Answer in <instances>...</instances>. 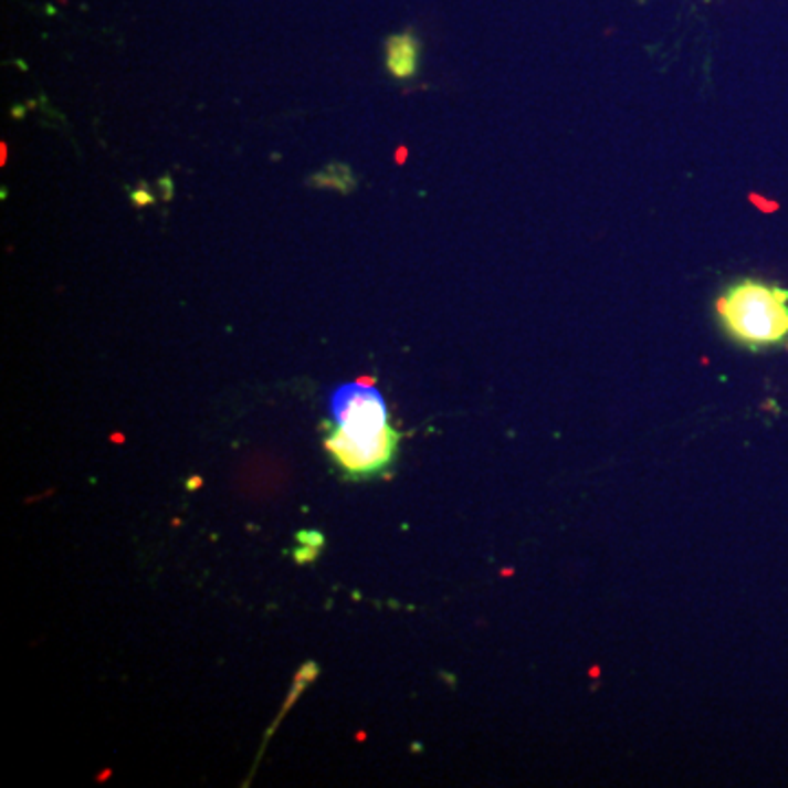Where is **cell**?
<instances>
[{
	"instance_id": "obj_1",
	"label": "cell",
	"mask_w": 788,
	"mask_h": 788,
	"mask_svg": "<svg viewBox=\"0 0 788 788\" xmlns=\"http://www.w3.org/2000/svg\"><path fill=\"white\" fill-rule=\"evenodd\" d=\"M329 410L336 425L325 448L348 480L375 477L395 462L399 434L381 392L368 379L336 388Z\"/></svg>"
},
{
	"instance_id": "obj_2",
	"label": "cell",
	"mask_w": 788,
	"mask_h": 788,
	"mask_svg": "<svg viewBox=\"0 0 788 788\" xmlns=\"http://www.w3.org/2000/svg\"><path fill=\"white\" fill-rule=\"evenodd\" d=\"M716 314L727 336L743 346L765 348L788 338V292L778 285L738 281L718 296Z\"/></svg>"
},
{
	"instance_id": "obj_3",
	"label": "cell",
	"mask_w": 788,
	"mask_h": 788,
	"mask_svg": "<svg viewBox=\"0 0 788 788\" xmlns=\"http://www.w3.org/2000/svg\"><path fill=\"white\" fill-rule=\"evenodd\" d=\"M386 64L390 75L397 80H408L419 66V42L412 33L392 35L386 44Z\"/></svg>"
},
{
	"instance_id": "obj_4",
	"label": "cell",
	"mask_w": 788,
	"mask_h": 788,
	"mask_svg": "<svg viewBox=\"0 0 788 788\" xmlns=\"http://www.w3.org/2000/svg\"><path fill=\"white\" fill-rule=\"evenodd\" d=\"M132 202H134L136 207H145V204H151L154 198H151L145 189H140V191H134V193H132Z\"/></svg>"
},
{
	"instance_id": "obj_5",
	"label": "cell",
	"mask_w": 788,
	"mask_h": 788,
	"mask_svg": "<svg viewBox=\"0 0 788 788\" xmlns=\"http://www.w3.org/2000/svg\"><path fill=\"white\" fill-rule=\"evenodd\" d=\"M0 149H2V156H0V165H4V162H7V145L2 143V147H0Z\"/></svg>"
}]
</instances>
